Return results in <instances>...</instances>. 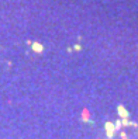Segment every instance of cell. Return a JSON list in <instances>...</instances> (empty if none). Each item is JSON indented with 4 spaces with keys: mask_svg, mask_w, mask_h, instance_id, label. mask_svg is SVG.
I'll use <instances>...</instances> for the list:
<instances>
[{
    "mask_svg": "<svg viewBox=\"0 0 138 139\" xmlns=\"http://www.w3.org/2000/svg\"><path fill=\"white\" fill-rule=\"evenodd\" d=\"M104 129H106V132H107V136L109 138H113V134H114V131H116L114 125H113L111 122H107V124L104 125Z\"/></svg>",
    "mask_w": 138,
    "mask_h": 139,
    "instance_id": "6da1fadb",
    "label": "cell"
},
{
    "mask_svg": "<svg viewBox=\"0 0 138 139\" xmlns=\"http://www.w3.org/2000/svg\"><path fill=\"white\" fill-rule=\"evenodd\" d=\"M89 118H90V112H89V110L87 108H83V111H82V121L87 122Z\"/></svg>",
    "mask_w": 138,
    "mask_h": 139,
    "instance_id": "7a4b0ae2",
    "label": "cell"
},
{
    "mask_svg": "<svg viewBox=\"0 0 138 139\" xmlns=\"http://www.w3.org/2000/svg\"><path fill=\"white\" fill-rule=\"evenodd\" d=\"M118 112H120V115H121L123 118H126L127 115H128V114H127V111H126V110H124V108H123V107H121V105H120V107H118Z\"/></svg>",
    "mask_w": 138,
    "mask_h": 139,
    "instance_id": "3957f363",
    "label": "cell"
},
{
    "mask_svg": "<svg viewBox=\"0 0 138 139\" xmlns=\"http://www.w3.org/2000/svg\"><path fill=\"white\" fill-rule=\"evenodd\" d=\"M33 49L35 51V52H41V51H42V45H40V44H34Z\"/></svg>",
    "mask_w": 138,
    "mask_h": 139,
    "instance_id": "277c9868",
    "label": "cell"
}]
</instances>
